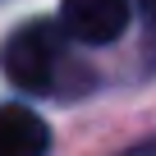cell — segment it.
<instances>
[{"label": "cell", "instance_id": "cell-1", "mask_svg": "<svg viewBox=\"0 0 156 156\" xmlns=\"http://www.w3.org/2000/svg\"><path fill=\"white\" fill-rule=\"evenodd\" d=\"M0 69L23 92L69 97L78 87H87V73L73 69V55L64 51V32L55 23H23L0 51Z\"/></svg>", "mask_w": 156, "mask_h": 156}, {"label": "cell", "instance_id": "cell-2", "mask_svg": "<svg viewBox=\"0 0 156 156\" xmlns=\"http://www.w3.org/2000/svg\"><path fill=\"white\" fill-rule=\"evenodd\" d=\"M124 28H129V0H60V32L83 46H106Z\"/></svg>", "mask_w": 156, "mask_h": 156}, {"label": "cell", "instance_id": "cell-3", "mask_svg": "<svg viewBox=\"0 0 156 156\" xmlns=\"http://www.w3.org/2000/svg\"><path fill=\"white\" fill-rule=\"evenodd\" d=\"M51 129L28 106H0V156H46Z\"/></svg>", "mask_w": 156, "mask_h": 156}, {"label": "cell", "instance_id": "cell-4", "mask_svg": "<svg viewBox=\"0 0 156 156\" xmlns=\"http://www.w3.org/2000/svg\"><path fill=\"white\" fill-rule=\"evenodd\" d=\"M119 156H156V138H147V142H138V147H124Z\"/></svg>", "mask_w": 156, "mask_h": 156}, {"label": "cell", "instance_id": "cell-5", "mask_svg": "<svg viewBox=\"0 0 156 156\" xmlns=\"http://www.w3.org/2000/svg\"><path fill=\"white\" fill-rule=\"evenodd\" d=\"M138 9H142V14H147V19L156 23V0H138Z\"/></svg>", "mask_w": 156, "mask_h": 156}]
</instances>
